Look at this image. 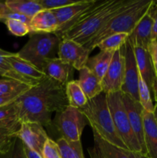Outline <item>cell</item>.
Returning a JSON list of instances; mask_svg holds the SVG:
<instances>
[{"instance_id":"obj_11","label":"cell","mask_w":157,"mask_h":158,"mask_svg":"<svg viewBox=\"0 0 157 158\" xmlns=\"http://www.w3.org/2000/svg\"><path fill=\"white\" fill-rule=\"evenodd\" d=\"M14 137L18 138L25 146L41 154L46 140L49 138L44 127L35 122L21 123Z\"/></svg>"},{"instance_id":"obj_16","label":"cell","mask_w":157,"mask_h":158,"mask_svg":"<svg viewBox=\"0 0 157 158\" xmlns=\"http://www.w3.org/2000/svg\"><path fill=\"white\" fill-rule=\"evenodd\" d=\"M152 19L148 12L134 28L128 39L133 47L148 49L152 42Z\"/></svg>"},{"instance_id":"obj_3","label":"cell","mask_w":157,"mask_h":158,"mask_svg":"<svg viewBox=\"0 0 157 158\" xmlns=\"http://www.w3.org/2000/svg\"><path fill=\"white\" fill-rule=\"evenodd\" d=\"M79 110L92 128V132L107 143L128 151L127 147L115 127L108 105L106 94L102 93L97 97L88 100L86 106Z\"/></svg>"},{"instance_id":"obj_30","label":"cell","mask_w":157,"mask_h":158,"mask_svg":"<svg viewBox=\"0 0 157 158\" xmlns=\"http://www.w3.org/2000/svg\"><path fill=\"white\" fill-rule=\"evenodd\" d=\"M7 51L0 49V76L5 77L6 79H12V80H17V81L22 82L29 85L28 82L23 77L18 75L13 69L10 63L6 60V56L8 54ZM30 86V85H29Z\"/></svg>"},{"instance_id":"obj_37","label":"cell","mask_w":157,"mask_h":158,"mask_svg":"<svg viewBox=\"0 0 157 158\" xmlns=\"http://www.w3.org/2000/svg\"><path fill=\"white\" fill-rule=\"evenodd\" d=\"M148 51L150 55L152 60V65H153L154 70L155 73V78H157V40L152 41L149 46H148Z\"/></svg>"},{"instance_id":"obj_2","label":"cell","mask_w":157,"mask_h":158,"mask_svg":"<svg viewBox=\"0 0 157 158\" xmlns=\"http://www.w3.org/2000/svg\"><path fill=\"white\" fill-rule=\"evenodd\" d=\"M135 0H104L96 1L73 26L60 36L61 40H70L86 45L108 22L127 9Z\"/></svg>"},{"instance_id":"obj_23","label":"cell","mask_w":157,"mask_h":158,"mask_svg":"<svg viewBox=\"0 0 157 158\" xmlns=\"http://www.w3.org/2000/svg\"><path fill=\"white\" fill-rule=\"evenodd\" d=\"M32 86L12 79L0 80V97L18 99Z\"/></svg>"},{"instance_id":"obj_6","label":"cell","mask_w":157,"mask_h":158,"mask_svg":"<svg viewBox=\"0 0 157 158\" xmlns=\"http://www.w3.org/2000/svg\"><path fill=\"white\" fill-rule=\"evenodd\" d=\"M108 105L117 133L127 147L128 151L142 153L141 147L132 131L122 98V93L106 94Z\"/></svg>"},{"instance_id":"obj_12","label":"cell","mask_w":157,"mask_h":158,"mask_svg":"<svg viewBox=\"0 0 157 158\" xmlns=\"http://www.w3.org/2000/svg\"><path fill=\"white\" fill-rule=\"evenodd\" d=\"M91 51L83 45L70 40H61L58 58L79 71L86 66Z\"/></svg>"},{"instance_id":"obj_22","label":"cell","mask_w":157,"mask_h":158,"mask_svg":"<svg viewBox=\"0 0 157 158\" xmlns=\"http://www.w3.org/2000/svg\"><path fill=\"white\" fill-rule=\"evenodd\" d=\"M5 4L9 10L22 14L30 19L43 9L38 0H7Z\"/></svg>"},{"instance_id":"obj_4","label":"cell","mask_w":157,"mask_h":158,"mask_svg":"<svg viewBox=\"0 0 157 158\" xmlns=\"http://www.w3.org/2000/svg\"><path fill=\"white\" fill-rule=\"evenodd\" d=\"M153 5V0H135L127 9L115 15L103 26L84 46L92 52L98 44L107 37L116 33L131 32L139 22L149 12Z\"/></svg>"},{"instance_id":"obj_18","label":"cell","mask_w":157,"mask_h":158,"mask_svg":"<svg viewBox=\"0 0 157 158\" xmlns=\"http://www.w3.org/2000/svg\"><path fill=\"white\" fill-rule=\"evenodd\" d=\"M143 118L146 155L150 158H157V122L154 113L143 110Z\"/></svg>"},{"instance_id":"obj_36","label":"cell","mask_w":157,"mask_h":158,"mask_svg":"<svg viewBox=\"0 0 157 158\" xmlns=\"http://www.w3.org/2000/svg\"><path fill=\"white\" fill-rule=\"evenodd\" d=\"M6 19H15V20H18V21H21L22 22V23L27 24L29 26V24H30V21H31L30 19L26 17V15L18 13V12H12V11L9 10L8 8L5 11L4 13H3L2 15L3 23H5V21H6Z\"/></svg>"},{"instance_id":"obj_32","label":"cell","mask_w":157,"mask_h":158,"mask_svg":"<svg viewBox=\"0 0 157 158\" xmlns=\"http://www.w3.org/2000/svg\"><path fill=\"white\" fill-rule=\"evenodd\" d=\"M5 24L12 35L15 36H24L30 32L29 26L26 23L15 19H6Z\"/></svg>"},{"instance_id":"obj_13","label":"cell","mask_w":157,"mask_h":158,"mask_svg":"<svg viewBox=\"0 0 157 158\" xmlns=\"http://www.w3.org/2000/svg\"><path fill=\"white\" fill-rule=\"evenodd\" d=\"M122 98H123V103H124L125 108L127 113L131 127L141 147L142 154L146 155V150L144 142L143 106H141L139 102L132 100L126 94H122Z\"/></svg>"},{"instance_id":"obj_21","label":"cell","mask_w":157,"mask_h":158,"mask_svg":"<svg viewBox=\"0 0 157 158\" xmlns=\"http://www.w3.org/2000/svg\"><path fill=\"white\" fill-rule=\"evenodd\" d=\"M115 51H100L98 54L89 57L86 66L102 82L109 67Z\"/></svg>"},{"instance_id":"obj_5","label":"cell","mask_w":157,"mask_h":158,"mask_svg":"<svg viewBox=\"0 0 157 158\" xmlns=\"http://www.w3.org/2000/svg\"><path fill=\"white\" fill-rule=\"evenodd\" d=\"M60 42L61 39L55 33L32 34L16 53L20 58L29 62L42 71L47 60L58 56Z\"/></svg>"},{"instance_id":"obj_8","label":"cell","mask_w":157,"mask_h":158,"mask_svg":"<svg viewBox=\"0 0 157 158\" xmlns=\"http://www.w3.org/2000/svg\"><path fill=\"white\" fill-rule=\"evenodd\" d=\"M123 50L126 61V67L125 79L122 86L121 93L127 95L132 100L139 102L138 88L139 73L137 67L133 46H132L129 40L123 46Z\"/></svg>"},{"instance_id":"obj_14","label":"cell","mask_w":157,"mask_h":158,"mask_svg":"<svg viewBox=\"0 0 157 158\" xmlns=\"http://www.w3.org/2000/svg\"><path fill=\"white\" fill-rule=\"evenodd\" d=\"M6 59L10 63L14 70L23 77L30 86H36L47 77L42 71L29 62L20 58L17 53L9 52L6 56Z\"/></svg>"},{"instance_id":"obj_33","label":"cell","mask_w":157,"mask_h":158,"mask_svg":"<svg viewBox=\"0 0 157 158\" xmlns=\"http://www.w3.org/2000/svg\"><path fill=\"white\" fill-rule=\"evenodd\" d=\"M42 156V158H62L61 151L56 141L51 138L48 139L43 147Z\"/></svg>"},{"instance_id":"obj_10","label":"cell","mask_w":157,"mask_h":158,"mask_svg":"<svg viewBox=\"0 0 157 158\" xmlns=\"http://www.w3.org/2000/svg\"><path fill=\"white\" fill-rule=\"evenodd\" d=\"M125 61L123 46L114 52L109 67L102 80L103 93L105 94L121 92L125 79Z\"/></svg>"},{"instance_id":"obj_26","label":"cell","mask_w":157,"mask_h":158,"mask_svg":"<svg viewBox=\"0 0 157 158\" xmlns=\"http://www.w3.org/2000/svg\"><path fill=\"white\" fill-rule=\"evenodd\" d=\"M94 146L98 149L103 158H129L123 149L110 144L93 133Z\"/></svg>"},{"instance_id":"obj_43","label":"cell","mask_w":157,"mask_h":158,"mask_svg":"<svg viewBox=\"0 0 157 158\" xmlns=\"http://www.w3.org/2000/svg\"><path fill=\"white\" fill-rule=\"evenodd\" d=\"M6 9H7V6H6L5 2H0V22H3L2 15Z\"/></svg>"},{"instance_id":"obj_15","label":"cell","mask_w":157,"mask_h":158,"mask_svg":"<svg viewBox=\"0 0 157 158\" xmlns=\"http://www.w3.org/2000/svg\"><path fill=\"white\" fill-rule=\"evenodd\" d=\"M42 71L47 77L64 86L73 80L74 68L58 57L47 60Z\"/></svg>"},{"instance_id":"obj_28","label":"cell","mask_w":157,"mask_h":158,"mask_svg":"<svg viewBox=\"0 0 157 158\" xmlns=\"http://www.w3.org/2000/svg\"><path fill=\"white\" fill-rule=\"evenodd\" d=\"M129 36V34L127 33L113 34L99 43L97 47L100 51H116L124 46Z\"/></svg>"},{"instance_id":"obj_17","label":"cell","mask_w":157,"mask_h":158,"mask_svg":"<svg viewBox=\"0 0 157 158\" xmlns=\"http://www.w3.org/2000/svg\"><path fill=\"white\" fill-rule=\"evenodd\" d=\"M58 27V21L53 12L42 9L31 19L29 34L55 33Z\"/></svg>"},{"instance_id":"obj_7","label":"cell","mask_w":157,"mask_h":158,"mask_svg":"<svg viewBox=\"0 0 157 158\" xmlns=\"http://www.w3.org/2000/svg\"><path fill=\"white\" fill-rule=\"evenodd\" d=\"M88 121L79 109L69 106L60 113H57L52 125L61 134L62 138L69 142L81 140L82 134Z\"/></svg>"},{"instance_id":"obj_45","label":"cell","mask_w":157,"mask_h":158,"mask_svg":"<svg viewBox=\"0 0 157 158\" xmlns=\"http://www.w3.org/2000/svg\"><path fill=\"white\" fill-rule=\"evenodd\" d=\"M154 115H155V120H156V122H157V103H155V110H154Z\"/></svg>"},{"instance_id":"obj_39","label":"cell","mask_w":157,"mask_h":158,"mask_svg":"<svg viewBox=\"0 0 157 158\" xmlns=\"http://www.w3.org/2000/svg\"><path fill=\"white\" fill-rule=\"evenodd\" d=\"M24 151L25 154H26V158H42L41 154L36 152V151H33V150L30 149V148H27L24 145Z\"/></svg>"},{"instance_id":"obj_9","label":"cell","mask_w":157,"mask_h":158,"mask_svg":"<svg viewBox=\"0 0 157 158\" xmlns=\"http://www.w3.org/2000/svg\"><path fill=\"white\" fill-rule=\"evenodd\" d=\"M96 0H78L74 4L52 10L58 21V27L55 34L60 38L65 32L73 26L82 15L92 7Z\"/></svg>"},{"instance_id":"obj_27","label":"cell","mask_w":157,"mask_h":158,"mask_svg":"<svg viewBox=\"0 0 157 158\" xmlns=\"http://www.w3.org/2000/svg\"><path fill=\"white\" fill-rule=\"evenodd\" d=\"M56 143L61 151L62 158H85L81 140L69 142L60 137Z\"/></svg>"},{"instance_id":"obj_38","label":"cell","mask_w":157,"mask_h":158,"mask_svg":"<svg viewBox=\"0 0 157 158\" xmlns=\"http://www.w3.org/2000/svg\"><path fill=\"white\" fill-rule=\"evenodd\" d=\"M149 13L153 21L152 29V41H155L157 40V5L153 3L151 9H149Z\"/></svg>"},{"instance_id":"obj_24","label":"cell","mask_w":157,"mask_h":158,"mask_svg":"<svg viewBox=\"0 0 157 158\" xmlns=\"http://www.w3.org/2000/svg\"><path fill=\"white\" fill-rule=\"evenodd\" d=\"M21 123L18 117L0 121V151L9 146L14 138V134L18 131Z\"/></svg>"},{"instance_id":"obj_20","label":"cell","mask_w":157,"mask_h":158,"mask_svg":"<svg viewBox=\"0 0 157 158\" xmlns=\"http://www.w3.org/2000/svg\"><path fill=\"white\" fill-rule=\"evenodd\" d=\"M78 72L79 78L78 83L88 100L94 98L103 93L101 81L87 66L83 67Z\"/></svg>"},{"instance_id":"obj_41","label":"cell","mask_w":157,"mask_h":158,"mask_svg":"<svg viewBox=\"0 0 157 158\" xmlns=\"http://www.w3.org/2000/svg\"><path fill=\"white\" fill-rule=\"evenodd\" d=\"M88 153H89V157L90 158H103V156L101 155L99 151H98L95 146L93 148H88Z\"/></svg>"},{"instance_id":"obj_35","label":"cell","mask_w":157,"mask_h":158,"mask_svg":"<svg viewBox=\"0 0 157 158\" xmlns=\"http://www.w3.org/2000/svg\"><path fill=\"white\" fill-rule=\"evenodd\" d=\"M15 117H18V107L15 102L8 106L0 107V121Z\"/></svg>"},{"instance_id":"obj_25","label":"cell","mask_w":157,"mask_h":158,"mask_svg":"<svg viewBox=\"0 0 157 158\" xmlns=\"http://www.w3.org/2000/svg\"><path fill=\"white\" fill-rule=\"evenodd\" d=\"M66 93L69 106L81 109L86 106L88 99L78 83V80H72L66 86Z\"/></svg>"},{"instance_id":"obj_44","label":"cell","mask_w":157,"mask_h":158,"mask_svg":"<svg viewBox=\"0 0 157 158\" xmlns=\"http://www.w3.org/2000/svg\"><path fill=\"white\" fill-rule=\"evenodd\" d=\"M152 92L153 93L154 98H155V102H156V103H157V78H155V81H154L153 86H152Z\"/></svg>"},{"instance_id":"obj_1","label":"cell","mask_w":157,"mask_h":158,"mask_svg":"<svg viewBox=\"0 0 157 158\" xmlns=\"http://www.w3.org/2000/svg\"><path fill=\"white\" fill-rule=\"evenodd\" d=\"M20 123L35 122L44 127L52 126V114L69 106L66 86L46 77L15 101Z\"/></svg>"},{"instance_id":"obj_46","label":"cell","mask_w":157,"mask_h":158,"mask_svg":"<svg viewBox=\"0 0 157 158\" xmlns=\"http://www.w3.org/2000/svg\"><path fill=\"white\" fill-rule=\"evenodd\" d=\"M153 3L155 5H157V0H153Z\"/></svg>"},{"instance_id":"obj_19","label":"cell","mask_w":157,"mask_h":158,"mask_svg":"<svg viewBox=\"0 0 157 158\" xmlns=\"http://www.w3.org/2000/svg\"><path fill=\"white\" fill-rule=\"evenodd\" d=\"M133 49L139 73L152 92L155 80V73L149 51L141 47H133Z\"/></svg>"},{"instance_id":"obj_40","label":"cell","mask_w":157,"mask_h":158,"mask_svg":"<svg viewBox=\"0 0 157 158\" xmlns=\"http://www.w3.org/2000/svg\"><path fill=\"white\" fill-rule=\"evenodd\" d=\"M123 151L126 153L129 158H150L146 154H142L140 152H134V151H127V150H123Z\"/></svg>"},{"instance_id":"obj_42","label":"cell","mask_w":157,"mask_h":158,"mask_svg":"<svg viewBox=\"0 0 157 158\" xmlns=\"http://www.w3.org/2000/svg\"><path fill=\"white\" fill-rule=\"evenodd\" d=\"M17 99L13 98H5V97H0V107L8 106L9 104L15 103Z\"/></svg>"},{"instance_id":"obj_29","label":"cell","mask_w":157,"mask_h":158,"mask_svg":"<svg viewBox=\"0 0 157 158\" xmlns=\"http://www.w3.org/2000/svg\"><path fill=\"white\" fill-rule=\"evenodd\" d=\"M139 102L143 110L149 113H154L155 110V105L152 103V97H151V91L149 86H147L144 80L139 76Z\"/></svg>"},{"instance_id":"obj_34","label":"cell","mask_w":157,"mask_h":158,"mask_svg":"<svg viewBox=\"0 0 157 158\" xmlns=\"http://www.w3.org/2000/svg\"><path fill=\"white\" fill-rule=\"evenodd\" d=\"M78 0H38L43 9L54 10L74 4Z\"/></svg>"},{"instance_id":"obj_31","label":"cell","mask_w":157,"mask_h":158,"mask_svg":"<svg viewBox=\"0 0 157 158\" xmlns=\"http://www.w3.org/2000/svg\"><path fill=\"white\" fill-rule=\"evenodd\" d=\"M0 158H26L22 140L14 137L7 148L0 151Z\"/></svg>"}]
</instances>
